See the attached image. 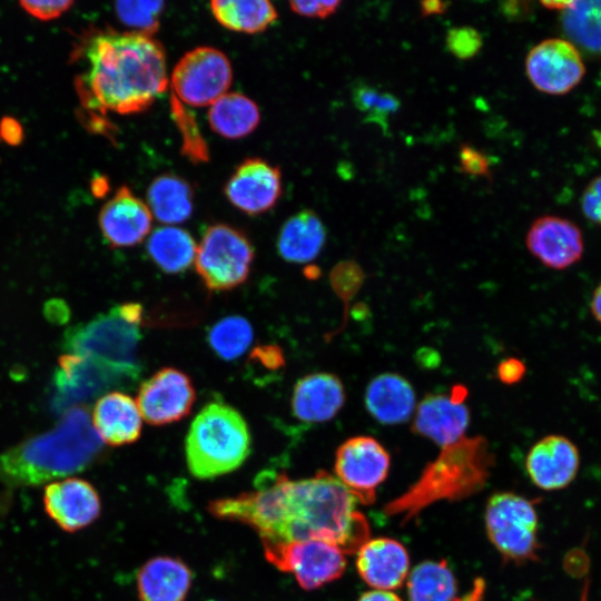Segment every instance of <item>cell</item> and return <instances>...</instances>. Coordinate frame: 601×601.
I'll return each instance as SVG.
<instances>
[{"label":"cell","mask_w":601,"mask_h":601,"mask_svg":"<svg viewBox=\"0 0 601 601\" xmlns=\"http://www.w3.org/2000/svg\"><path fill=\"white\" fill-rule=\"evenodd\" d=\"M208 510L218 519L254 529L263 548L319 540L353 554L370 539V524L357 500L325 471L300 480L262 474L255 490L215 500Z\"/></svg>","instance_id":"1"},{"label":"cell","mask_w":601,"mask_h":601,"mask_svg":"<svg viewBox=\"0 0 601 601\" xmlns=\"http://www.w3.org/2000/svg\"><path fill=\"white\" fill-rule=\"evenodd\" d=\"M77 55L83 62L77 90L91 110L139 112L167 89L165 51L151 36L111 29L89 32Z\"/></svg>","instance_id":"2"},{"label":"cell","mask_w":601,"mask_h":601,"mask_svg":"<svg viewBox=\"0 0 601 601\" xmlns=\"http://www.w3.org/2000/svg\"><path fill=\"white\" fill-rule=\"evenodd\" d=\"M102 449L88 407L72 406L53 428L0 453V485L30 487L73 476L92 465Z\"/></svg>","instance_id":"3"},{"label":"cell","mask_w":601,"mask_h":601,"mask_svg":"<svg viewBox=\"0 0 601 601\" xmlns=\"http://www.w3.org/2000/svg\"><path fill=\"white\" fill-rule=\"evenodd\" d=\"M495 464L487 440L481 435L462 437L441 447L418 479L384 506L387 516H401L402 524L440 501H460L482 491Z\"/></svg>","instance_id":"4"},{"label":"cell","mask_w":601,"mask_h":601,"mask_svg":"<svg viewBox=\"0 0 601 601\" xmlns=\"http://www.w3.org/2000/svg\"><path fill=\"white\" fill-rule=\"evenodd\" d=\"M250 433L242 414L223 402L205 405L190 424L185 454L197 479H214L237 470L250 453Z\"/></svg>","instance_id":"5"},{"label":"cell","mask_w":601,"mask_h":601,"mask_svg":"<svg viewBox=\"0 0 601 601\" xmlns=\"http://www.w3.org/2000/svg\"><path fill=\"white\" fill-rule=\"evenodd\" d=\"M139 324L125 316L119 305L66 331L62 347L67 354L104 364L135 382L140 373Z\"/></svg>","instance_id":"6"},{"label":"cell","mask_w":601,"mask_h":601,"mask_svg":"<svg viewBox=\"0 0 601 601\" xmlns=\"http://www.w3.org/2000/svg\"><path fill=\"white\" fill-rule=\"evenodd\" d=\"M484 521L491 543L505 561L524 564L539 560L534 500L511 492L495 493L487 501Z\"/></svg>","instance_id":"7"},{"label":"cell","mask_w":601,"mask_h":601,"mask_svg":"<svg viewBox=\"0 0 601 601\" xmlns=\"http://www.w3.org/2000/svg\"><path fill=\"white\" fill-rule=\"evenodd\" d=\"M253 259L254 248L245 234L233 226L215 224L197 245L195 266L209 290L221 292L247 279Z\"/></svg>","instance_id":"8"},{"label":"cell","mask_w":601,"mask_h":601,"mask_svg":"<svg viewBox=\"0 0 601 601\" xmlns=\"http://www.w3.org/2000/svg\"><path fill=\"white\" fill-rule=\"evenodd\" d=\"M233 70L226 55L213 47L186 52L173 69L170 82L177 98L193 107L210 106L227 93Z\"/></svg>","instance_id":"9"},{"label":"cell","mask_w":601,"mask_h":601,"mask_svg":"<svg viewBox=\"0 0 601 601\" xmlns=\"http://www.w3.org/2000/svg\"><path fill=\"white\" fill-rule=\"evenodd\" d=\"M264 553L269 563L292 573L305 590L337 580L346 569L345 553L337 545L319 540L264 546Z\"/></svg>","instance_id":"10"},{"label":"cell","mask_w":601,"mask_h":601,"mask_svg":"<svg viewBox=\"0 0 601 601\" xmlns=\"http://www.w3.org/2000/svg\"><path fill=\"white\" fill-rule=\"evenodd\" d=\"M391 457L374 437L357 435L344 441L336 450L334 471L357 502L370 505L377 486L386 479Z\"/></svg>","instance_id":"11"},{"label":"cell","mask_w":601,"mask_h":601,"mask_svg":"<svg viewBox=\"0 0 601 601\" xmlns=\"http://www.w3.org/2000/svg\"><path fill=\"white\" fill-rule=\"evenodd\" d=\"M584 57L563 37L548 38L533 46L525 58V73L532 86L546 95L563 96L585 76Z\"/></svg>","instance_id":"12"},{"label":"cell","mask_w":601,"mask_h":601,"mask_svg":"<svg viewBox=\"0 0 601 601\" xmlns=\"http://www.w3.org/2000/svg\"><path fill=\"white\" fill-rule=\"evenodd\" d=\"M195 398L189 376L180 370L164 367L142 382L136 403L142 420L160 426L186 417Z\"/></svg>","instance_id":"13"},{"label":"cell","mask_w":601,"mask_h":601,"mask_svg":"<svg viewBox=\"0 0 601 601\" xmlns=\"http://www.w3.org/2000/svg\"><path fill=\"white\" fill-rule=\"evenodd\" d=\"M466 396L467 390L461 384L454 385L449 394H426L414 411L412 432L441 447L464 437L471 418L464 403Z\"/></svg>","instance_id":"14"},{"label":"cell","mask_w":601,"mask_h":601,"mask_svg":"<svg viewBox=\"0 0 601 601\" xmlns=\"http://www.w3.org/2000/svg\"><path fill=\"white\" fill-rule=\"evenodd\" d=\"M131 383L115 370L92 359L65 354L58 359L53 385L56 400L60 407L70 408L83 405L112 386Z\"/></svg>","instance_id":"15"},{"label":"cell","mask_w":601,"mask_h":601,"mask_svg":"<svg viewBox=\"0 0 601 601\" xmlns=\"http://www.w3.org/2000/svg\"><path fill=\"white\" fill-rule=\"evenodd\" d=\"M525 245L545 267L558 270L578 263L584 252L581 228L574 221L555 215L538 217L528 229Z\"/></svg>","instance_id":"16"},{"label":"cell","mask_w":601,"mask_h":601,"mask_svg":"<svg viewBox=\"0 0 601 601\" xmlns=\"http://www.w3.org/2000/svg\"><path fill=\"white\" fill-rule=\"evenodd\" d=\"M43 506L63 531L77 532L90 525L101 512V500L88 481L70 476L45 485Z\"/></svg>","instance_id":"17"},{"label":"cell","mask_w":601,"mask_h":601,"mask_svg":"<svg viewBox=\"0 0 601 601\" xmlns=\"http://www.w3.org/2000/svg\"><path fill=\"white\" fill-rule=\"evenodd\" d=\"M224 191L230 204L239 210L248 215L263 214L280 196V171L260 158L246 159L230 176Z\"/></svg>","instance_id":"18"},{"label":"cell","mask_w":601,"mask_h":601,"mask_svg":"<svg viewBox=\"0 0 601 601\" xmlns=\"http://www.w3.org/2000/svg\"><path fill=\"white\" fill-rule=\"evenodd\" d=\"M580 467L577 445L566 436L551 434L540 439L529 450L525 469L539 489L556 491L575 479Z\"/></svg>","instance_id":"19"},{"label":"cell","mask_w":601,"mask_h":601,"mask_svg":"<svg viewBox=\"0 0 601 601\" xmlns=\"http://www.w3.org/2000/svg\"><path fill=\"white\" fill-rule=\"evenodd\" d=\"M152 215L127 186L120 187L101 207L98 225L112 248L132 247L141 243L151 229Z\"/></svg>","instance_id":"20"},{"label":"cell","mask_w":601,"mask_h":601,"mask_svg":"<svg viewBox=\"0 0 601 601\" xmlns=\"http://www.w3.org/2000/svg\"><path fill=\"white\" fill-rule=\"evenodd\" d=\"M356 553L359 577L376 590L397 589L408 575V553L404 545L394 539H368Z\"/></svg>","instance_id":"21"},{"label":"cell","mask_w":601,"mask_h":601,"mask_svg":"<svg viewBox=\"0 0 601 601\" xmlns=\"http://www.w3.org/2000/svg\"><path fill=\"white\" fill-rule=\"evenodd\" d=\"M346 400L342 381L332 373H313L299 378L293 390L292 413L305 423H324L334 418Z\"/></svg>","instance_id":"22"},{"label":"cell","mask_w":601,"mask_h":601,"mask_svg":"<svg viewBox=\"0 0 601 601\" xmlns=\"http://www.w3.org/2000/svg\"><path fill=\"white\" fill-rule=\"evenodd\" d=\"M90 417L101 442L110 446L131 444L141 434L142 417L136 401L118 391L101 395Z\"/></svg>","instance_id":"23"},{"label":"cell","mask_w":601,"mask_h":601,"mask_svg":"<svg viewBox=\"0 0 601 601\" xmlns=\"http://www.w3.org/2000/svg\"><path fill=\"white\" fill-rule=\"evenodd\" d=\"M191 582L193 572L184 561L155 556L138 571V597L140 601H185Z\"/></svg>","instance_id":"24"},{"label":"cell","mask_w":601,"mask_h":601,"mask_svg":"<svg viewBox=\"0 0 601 601\" xmlns=\"http://www.w3.org/2000/svg\"><path fill=\"white\" fill-rule=\"evenodd\" d=\"M365 407L382 424L406 422L415 411V391L412 384L396 373H382L373 377L365 390Z\"/></svg>","instance_id":"25"},{"label":"cell","mask_w":601,"mask_h":601,"mask_svg":"<svg viewBox=\"0 0 601 601\" xmlns=\"http://www.w3.org/2000/svg\"><path fill=\"white\" fill-rule=\"evenodd\" d=\"M558 6L563 38L584 57L601 60V0L570 1Z\"/></svg>","instance_id":"26"},{"label":"cell","mask_w":601,"mask_h":601,"mask_svg":"<svg viewBox=\"0 0 601 601\" xmlns=\"http://www.w3.org/2000/svg\"><path fill=\"white\" fill-rule=\"evenodd\" d=\"M326 242V229L311 209H303L290 216L280 227L277 236V252L289 263L304 264L315 259Z\"/></svg>","instance_id":"27"},{"label":"cell","mask_w":601,"mask_h":601,"mask_svg":"<svg viewBox=\"0 0 601 601\" xmlns=\"http://www.w3.org/2000/svg\"><path fill=\"white\" fill-rule=\"evenodd\" d=\"M483 587L479 584L460 598L457 581L445 560H427L417 564L408 575L410 601H480Z\"/></svg>","instance_id":"28"},{"label":"cell","mask_w":601,"mask_h":601,"mask_svg":"<svg viewBox=\"0 0 601 601\" xmlns=\"http://www.w3.org/2000/svg\"><path fill=\"white\" fill-rule=\"evenodd\" d=\"M193 189L183 178L165 174L155 178L147 190V206L159 221L173 226L193 213Z\"/></svg>","instance_id":"29"},{"label":"cell","mask_w":601,"mask_h":601,"mask_svg":"<svg viewBox=\"0 0 601 601\" xmlns=\"http://www.w3.org/2000/svg\"><path fill=\"white\" fill-rule=\"evenodd\" d=\"M260 114L257 105L247 96L227 92L210 105L208 121L218 135L237 139L253 132L258 126Z\"/></svg>","instance_id":"30"},{"label":"cell","mask_w":601,"mask_h":601,"mask_svg":"<svg viewBox=\"0 0 601 601\" xmlns=\"http://www.w3.org/2000/svg\"><path fill=\"white\" fill-rule=\"evenodd\" d=\"M146 248L154 264L161 270L178 274L195 262L197 245L188 231L168 225L149 235Z\"/></svg>","instance_id":"31"},{"label":"cell","mask_w":601,"mask_h":601,"mask_svg":"<svg viewBox=\"0 0 601 601\" xmlns=\"http://www.w3.org/2000/svg\"><path fill=\"white\" fill-rule=\"evenodd\" d=\"M210 10L223 27L245 33L262 32L277 19L275 7L266 0H215Z\"/></svg>","instance_id":"32"},{"label":"cell","mask_w":601,"mask_h":601,"mask_svg":"<svg viewBox=\"0 0 601 601\" xmlns=\"http://www.w3.org/2000/svg\"><path fill=\"white\" fill-rule=\"evenodd\" d=\"M253 328L242 316H228L213 325L207 341L214 353L223 359L233 361L242 356L253 341Z\"/></svg>","instance_id":"33"},{"label":"cell","mask_w":601,"mask_h":601,"mask_svg":"<svg viewBox=\"0 0 601 601\" xmlns=\"http://www.w3.org/2000/svg\"><path fill=\"white\" fill-rule=\"evenodd\" d=\"M355 107L365 116L366 122L378 125L385 132L388 118L400 108V100L390 92L380 91L367 83L358 82L352 90Z\"/></svg>","instance_id":"34"},{"label":"cell","mask_w":601,"mask_h":601,"mask_svg":"<svg viewBox=\"0 0 601 601\" xmlns=\"http://www.w3.org/2000/svg\"><path fill=\"white\" fill-rule=\"evenodd\" d=\"M162 1H118L115 10L118 19L136 32L151 36L159 26Z\"/></svg>","instance_id":"35"},{"label":"cell","mask_w":601,"mask_h":601,"mask_svg":"<svg viewBox=\"0 0 601 601\" xmlns=\"http://www.w3.org/2000/svg\"><path fill=\"white\" fill-rule=\"evenodd\" d=\"M447 50L459 59H471L476 56L483 45L481 33L473 27H454L446 33Z\"/></svg>","instance_id":"36"},{"label":"cell","mask_w":601,"mask_h":601,"mask_svg":"<svg viewBox=\"0 0 601 601\" xmlns=\"http://www.w3.org/2000/svg\"><path fill=\"white\" fill-rule=\"evenodd\" d=\"M459 162L464 174L487 178L491 176L490 158L470 145H462L460 147Z\"/></svg>","instance_id":"37"},{"label":"cell","mask_w":601,"mask_h":601,"mask_svg":"<svg viewBox=\"0 0 601 601\" xmlns=\"http://www.w3.org/2000/svg\"><path fill=\"white\" fill-rule=\"evenodd\" d=\"M579 203L582 215L589 221L601 226V175L589 181Z\"/></svg>","instance_id":"38"},{"label":"cell","mask_w":601,"mask_h":601,"mask_svg":"<svg viewBox=\"0 0 601 601\" xmlns=\"http://www.w3.org/2000/svg\"><path fill=\"white\" fill-rule=\"evenodd\" d=\"M20 7L30 16L39 20H52L68 11L73 4L68 0H47V1H20Z\"/></svg>","instance_id":"39"},{"label":"cell","mask_w":601,"mask_h":601,"mask_svg":"<svg viewBox=\"0 0 601 601\" xmlns=\"http://www.w3.org/2000/svg\"><path fill=\"white\" fill-rule=\"evenodd\" d=\"M341 1H290V9L299 16L309 18H326L333 14Z\"/></svg>","instance_id":"40"},{"label":"cell","mask_w":601,"mask_h":601,"mask_svg":"<svg viewBox=\"0 0 601 601\" xmlns=\"http://www.w3.org/2000/svg\"><path fill=\"white\" fill-rule=\"evenodd\" d=\"M525 364L516 357L504 358L496 367L497 378L508 385L520 382L525 375Z\"/></svg>","instance_id":"41"},{"label":"cell","mask_w":601,"mask_h":601,"mask_svg":"<svg viewBox=\"0 0 601 601\" xmlns=\"http://www.w3.org/2000/svg\"><path fill=\"white\" fill-rule=\"evenodd\" d=\"M23 138L21 125L12 117H4L0 120V140L8 145H18Z\"/></svg>","instance_id":"42"},{"label":"cell","mask_w":601,"mask_h":601,"mask_svg":"<svg viewBox=\"0 0 601 601\" xmlns=\"http://www.w3.org/2000/svg\"><path fill=\"white\" fill-rule=\"evenodd\" d=\"M358 601H402V599L392 591L371 590L363 593Z\"/></svg>","instance_id":"43"},{"label":"cell","mask_w":601,"mask_h":601,"mask_svg":"<svg viewBox=\"0 0 601 601\" xmlns=\"http://www.w3.org/2000/svg\"><path fill=\"white\" fill-rule=\"evenodd\" d=\"M449 2L443 1H423L421 2L422 16L440 14L446 11Z\"/></svg>","instance_id":"44"},{"label":"cell","mask_w":601,"mask_h":601,"mask_svg":"<svg viewBox=\"0 0 601 601\" xmlns=\"http://www.w3.org/2000/svg\"><path fill=\"white\" fill-rule=\"evenodd\" d=\"M590 309L593 317L601 325V282L595 287L592 294L591 302H590Z\"/></svg>","instance_id":"45"},{"label":"cell","mask_w":601,"mask_h":601,"mask_svg":"<svg viewBox=\"0 0 601 601\" xmlns=\"http://www.w3.org/2000/svg\"><path fill=\"white\" fill-rule=\"evenodd\" d=\"M209 601H215V600H209Z\"/></svg>","instance_id":"46"}]
</instances>
